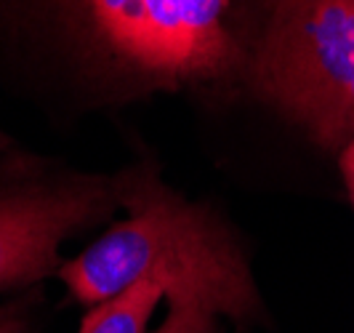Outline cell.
Listing matches in <instances>:
<instances>
[{
  "instance_id": "obj_9",
  "label": "cell",
  "mask_w": 354,
  "mask_h": 333,
  "mask_svg": "<svg viewBox=\"0 0 354 333\" xmlns=\"http://www.w3.org/2000/svg\"><path fill=\"white\" fill-rule=\"evenodd\" d=\"M3 147H6V136H3V134H0V150H3Z\"/></svg>"
},
{
  "instance_id": "obj_4",
  "label": "cell",
  "mask_w": 354,
  "mask_h": 333,
  "mask_svg": "<svg viewBox=\"0 0 354 333\" xmlns=\"http://www.w3.org/2000/svg\"><path fill=\"white\" fill-rule=\"evenodd\" d=\"M118 184H27L0 190V291L40 280L59 264V246L112 210Z\"/></svg>"
},
{
  "instance_id": "obj_5",
  "label": "cell",
  "mask_w": 354,
  "mask_h": 333,
  "mask_svg": "<svg viewBox=\"0 0 354 333\" xmlns=\"http://www.w3.org/2000/svg\"><path fill=\"white\" fill-rule=\"evenodd\" d=\"M162 296L158 282H136L123 294L93 304L77 333H147V323Z\"/></svg>"
},
{
  "instance_id": "obj_2",
  "label": "cell",
  "mask_w": 354,
  "mask_h": 333,
  "mask_svg": "<svg viewBox=\"0 0 354 333\" xmlns=\"http://www.w3.org/2000/svg\"><path fill=\"white\" fill-rule=\"evenodd\" d=\"M253 83L317 144L344 150L354 136V0H272Z\"/></svg>"
},
{
  "instance_id": "obj_8",
  "label": "cell",
  "mask_w": 354,
  "mask_h": 333,
  "mask_svg": "<svg viewBox=\"0 0 354 333\" xmlns=\"http://www.w3.org/2000/svg\"><path fill=\"white\" fill-rule=\"evenodd\" d=\"M341 176L346 181V190H349V197H352V206H354V136L341 150Z\"/></svg>"
},
{
  "instance_id": "obj_1",
  "label": "cell",
  "mask_w": 354,
  "mask_h": 333,
  "mask_svg": "<svg viewBox=\"0 0 354 333\" xmlns=\"http://www.w3.org/2000/svg\"><path fill=\"white\" fill-rule=\"evenodd\" d=\"M118 197L131 210L128 219L59 269L80 304L93 307L149 280L171 304L237 320L259 312L248 264L211 210L187 203L149 171L125 174L118 181Z\"/></svg>"
},
{
  "instance_id": "obj_3",
  "label": "cell",
  "mask_w": 354,
  "mask_h": 333,
  "mask_svg": "<svg viewBox=\"0 0 354 333\" xmlns=\"http://www.w3.org/2000/svg\"><path fill=\"white\" fill-rule=\"evenodd\" d=\"M86 35L152 86L218 80L240 62L230 0H67Z\"/></svg>"
},
{
  "instance_id": "obj_6",
  "label": "cell",
  "mask_w": 354,
  "mask_h": 333,
  "mask_svg": "<svg viewBox=\"0 0 354 333\" xmlns=\"http://www.w3.org/2000/svg\"><path fill=\"white\" fill-rule=\"evenodd\" d=\"M213 317L216 315L200 309V307L171 304V312L155 333H218Z\"/></svg>"
},
{
  "instance_id": "obj_7",
  "label": "cell",
  "mask_w": 354,
  "mask_h": 333,
  "mask_svg": "<svg viewBox=\"0 0 354 333\" xmlns=\"http://www.w3.org/2000/svg\"><path fill=\"white\" fill-rule=\"evenodd\" d=\"M0 333H30L27 320L19 312V307H3L0 309Z\"/></svg>"
}]
</instances>
